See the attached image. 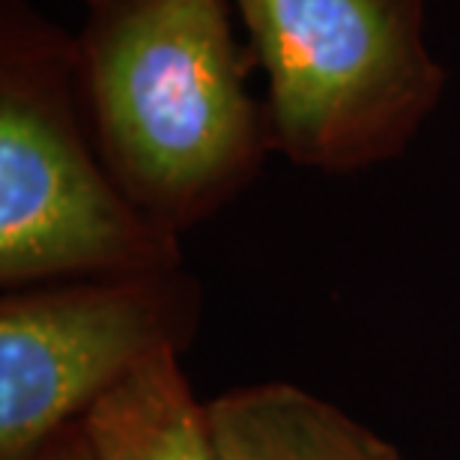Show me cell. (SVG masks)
Segmentation results:
<instances>
[{
	"label": "cell",
	"instance_id": "3",
	"mask_svg": "<svg viewBox=\"0 0 460 460\" xmlns=\"http://www.w3.org/2000/svg\"><path fill=\"white\" fill-rule=\"evenodd\" d=\"M266 75L272 150L358 173L412 144L448 81L425 45V0H234Z\"/></svg>",
	"mask_w": 460,
	"mask_h": 460
},
{
	"label": "cell",
	"instance_id": "5",
	"mask_svg": "<svg viewBox=\"0 0 460 460\" xmlns=\"http://www.w3.org/2000/svg\"><path fill=\"white\" fill-rule=\"evenodd\" d=\"M207 416L218 460H410L341 407L284 380L216 394Z\"/></svg>",
	"mask_w": 460,
	"mask_h": 460
},
{
	"label": "cell",
	"instance_id": "2",
	"mask_svg": "<svg viewBox=\"0 0 460 460\" xmlns=\"http://www.w3.org/2000/svg\"><path fill=\"white\" fill-rule=\"evenodd\" d=\"M180 266V236L150 222L99 159L81 108L75 36L27 0H0L4 290Z\"/></svg>",
	"mask_w": 460,
	"mask_h": 460
},
{
	"label": "cell",
	"instance_id": "6",
	"mask_svg": "<svg viewBox=\"0 0 460 460\" xmlns=\"http://www.w3.org/2000/svg\"><path fill=\"white\" fill-rule=\"evenodd\" d=\"M96 460H218L207 403L180 353H162L102 394L84 416Z\"/></svg>",
	"mask_w": 460,
	"mask_h": 460
},
{
	"label": "cell",
	"instance_id": "1",
	"mask_svg": "<svg viewBox=\"0 0 460 460\" xmlns=\"http://www.w3.org/2000/svg\"><path fill=\"white\" fill-rule=\"evenodd\" d=\"M234 0H87L78 90L90 137L119 191L182 236L257 180L272 150L252 96V45Z\"/></svg>",
	"mask_w": 460,
	"mask_h": 460
},
{
	"label": "cell",
	"instance_id": "7",
	"mask_svg": "<svg viewBox=\"0 0 460 460\" xmlns=\"http://www.w3.org/2000/svg\"><path fill=\"white\" fill-rule=\"evenodd\" d=\"M27 460H96L93 446L84 430V421H69L58 434H51Z\"/></svg>",
	"mask_w": 460,
	"mask_h": 460
},
{
	"label": "cell",
	"instance_id": "4",
	"mask_svg": "<svg viewBox=\"0 0 460 460\" xmlns=\"http://www.w3.org/2000/svg\"><path fill=\"white\" fill-rule=\"evenodd\" d=\"M204 290L182 270L54 281L0 299V460H27L137 367L182 353Z\"/></svg>",
	"mask_w": 460,
	"mask_h": 460
}]
</instances>
